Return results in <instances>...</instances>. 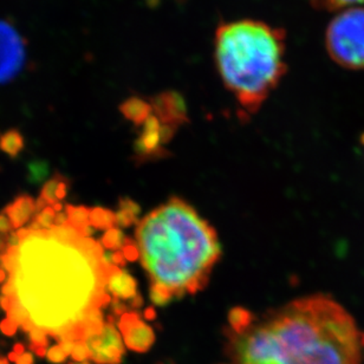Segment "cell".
<instances>
[{
	"mask_svg": "<svg viewBox=\"0 0 364 364\" xmlns=\"http://www.w3.org/2000/svg\"><path fill=\"white\" fill-rule=\"evenodd\" d=\"M18 265L7 282L12 299L26 310L30 330L60 342H85L100 333L102 310L112 301L108 280L119 267L101 244L81 233L58 238L49 230L30 233L18 246Z\"/></svg>",
	"mask_w": 364,
	"mask_h": 364,
	"instance_id": "obj_1",
	"label": "cell"
},
{
	"mask_svg": "<svg viewBox=\"0 0 364 364\" xmlns=\"http://www.w3.org/2000/svg\"><path fill=\"white\" fill-rule=\"evenodd\" d=\"M228 336L233 364H360L363 353L354 317L326 294L291 301Z\"/></svg>",
	"mask_w": 364,
	"mask_h": 364,
	"instance_id": "obj_2",
	"label": "cell"
},
{
	"mask_svg": "<svg viewBox=\"0 0 364 364\" xmlns=\"http://www.w3.org/2000/svg\"><path fill=\"white\" fill-rule=\"evenodd\" d=\"M136 247L156 305L203 290L221 255L215 230L179 198L139 223Z\"/></svg>",
	"mask_w": 364,
	"mask_h": 364,
	"instance_id": "obj_3",
	"label": "cell"
},
{
	"mask_svg": "<svg viewBox=\"0 0 364 364\" xmlns=\"http://www.w3.org/2000/svg\"><path fill=\"white\" fill-rule=\"evenodd\" d=\"M283 28L244 19L221 24L214 58L221 81L247 114H256L287 74Z\"/></svg>",
	"mask_w": 364,
	"mask_h": 364,
	"instance_id": "obj_4",
	"label": "cell"
},
{
	"mask_svg": "<svg viewBox=\"0 0 364 364\" xmlns=\"http://www.w3.org/2000/svg\"><path fill=\"white\" fill-rule=\"evenodd\" d=\"M326 49L341 68L364 70V7L337 12L326 28Z\"/></svg>",
	"mask_w": 364,
	"mask_h": 364,
	"instance_id": "obj_5",
	"label": "cell"
},
{
	"mask_svg": "<svg viewBox=\"0 0 364 364\" xmlns=\"http://www.w3.org/2000/svg\"><path fill=\"white\" fill-rule=\"evenodd\" d=\"M24 62V39L14 25L0 21V85L18 76Z\"/></svg>",
	"mask_w": 364,
	"mask_h": 364,
	"instance_id": "obj_6",
	"label": "cell"
},
{
	"mask_svg": "<svg viewBox=\"0 0 364 364\" xmlns=\"http://www.w3.org/2000/svg\"><path fill=\"white\" fill-rule=\"evenodd\" d=\"M89 358L97 364H121L126 354V347L114 319L109 318L101 331L85 340Z\"/></svg>",
	"mask_w": 364,
	"mask_h": 364,
	"instance_id": "obj_7",
	"label": "cell"
},
{
	"mask_svg": "<svg viewBox=\"0 0 364 364\" xmlns=\"http://www.w3.org/2000/svg\"><path fill=\"white\" fill-rule=\"evenodd\" d=\"M119 329L123 342L130 350L144 354L154 344V330L135 312H124L121 316Z\"/></svg>",
	"mask_w": 364,
	"mask_h": 364,
	"instance_id": "obj_8",
	"label": "cell"
},
{
	"mask_svg": "<svg viewBox=\"0 0 364 364\" xmlns=\"http://www.w3.org/2000/svg\"><path fill=\"white\" fill-rule=\"evenodd\" d=\"M162 124L155 115H151L144 122V129L140 139L135 142V151L137 156L144 159L154 158L155 155L162 154Z\"/></svg>",
	"mask_w": 364,
	"mask_h": 364,
	"instance_id": "obj_9",
	"label": "cell"
},
{
	"mask_svg": "<svg viewBox=\"0 0 364 364\" xmlns=\"http://www.w3.org/2000/svg\"><path fill=\"white\" fill-rule=\"evenodd\" d=\"M155 116L166 126H180L186 119V108L181 98L176 94H162L151 105Z\"/></svg>",
	"mask_w": 364,
	"mask_h": 364,
	"instance_id": "obj_10",
	"label": "cell"
},
{
	"mask_svg": "<svg viewBox=\"0 0 364 364\" xmlns=\"http://www.w3.org/2000/svg\"><path fill=\"white\" fill-rule=\"evenodd\" d=\"M108 292L110 297L112 296L116 301H121V299L135 301L136 298H140L137 294L136 280L122 269L114 271L109 278Z\"/></svg>",
	"mask_w": 364,
	"mask_h": 364,
	"instance_id": "obj_11",
	"label": "cell"
},
{
	"mask_svg": "<svg viewBox=\"0 0 364 364\" xmlns=\"http://www.w3.org/2000/svg\"><path fill=\"white\" fill-rule=\"evenodd\" d=\"M3 213L10 219L14 228H21L36 213V200L28 194H21L4 208Z\"/></svg>",
	"mask_w": 364,
	"mask_h": 364,
	"instance_id": "obj_12",
	"label": "cell"
},
{
	"mask_svg": "<svg viewBox=\"0 0 364 364\" xmlns=\"http://www.w3.org/2000/svg\"><path fill=\"white\" fill-rule=\"evenodd\" d=\"M123 115L127 119L133 121L135 124H144V121L151 115V105H148L140 98H132L124 102V105L121 107Z\"/></svg>",
	"mask_w": 364,
	"mask_h": 364,
	"instance_id": "obj_13",
	"label": "cell"
},
{
	"mask_svg": "<svg viewBox=\"0 0 364 364\" xmlns=\"http://www.w3.org/2000/svg\"><path fill=\"white\" fill-rule=\"evenodd\" d=\"M24 147V136L16 128H11L0 135V149L10 158H17Z\"/></svg>",
	"mask_w": 364,
	"mask_h": 364,
	"instance_id": "obj_14",
	"label": "cell"
},
{
	"mask_svg": "<svg viewBox=\"0 0 364 364\" xmlns=\"http://www.w3.org/2000/svg\"><path fill=\"white\" fill-rule=\"evenodd\" d=\"M65 213H67L69 224L73 228H76L81 235L88 237L90 233V223H89V215L90 210L85 206H73L67 205L65 206Z\"/></svg>",
	"mask_w": 364,
	"mask_h": 364,
	"instance_id": "obj_15",
	"label": "cell"
},
{
	"mask_svg": "<svg viewBox=\"0 0 364 364\" xmlns=\"http://www.w3.org/2000/svg\"><path fill=\"white\" fill-rule=\"evenodd\" d=\"M255 316L242 308L232 309L228 316V322H230V331L233 333H240L245 331L251 324H252Z\"/></svg>",
	"mask_w": 364,
	"mask_h": 364,
	"instance_id": "obj_16",
	"label": "cell"
},
{
	"mask_svg": "<svg viewBox=\"0 0 364 364\" xmlns=\"http://www.w3.org/2000/svg\"><path fill=\"white\" fill-rule=\"evenodd\" d=\"M89 223H90V226H94L95 228L108 231L116 224V215L115 213H112V210H105V208H94V210H90Z\"/></svg>",
	"mask_w": 364,
	"mask_h": 364,
	"instance_id": "obj_17",
	"label": "cell"
},
{
	"mask_svg": "<svg viewBox=\"0 0 364 364\" xmlns=\"http://www.w3.org/2000/svg\"><path fill=\"white\" fill-rule=\"evenodd\" d=\"M316 10L328 11V12H340L349 7H355L364 4V0H310Z\"/></svg>",
	"mask_w": 364,
	"mask_h": 364,
	"instance_id": "obj_18",
	"label": "cell"
},
{
	"mask_svg": "<svg viewBox=\"0 0 364 364\" xmlns=\"http://www.w3.org/2000/svg\"><path fill=\"white\" fill-rule=\"evenodd\" d=\"M139 212H140V208L134 201H130V200L123 201L119 205V210L115 213L116 224L130 226L136 219Z\"/></svg>",
	"mask_w": 364,
	"mask_h": 364,
	"instance_id": "obj_19",
	"label": "cell"
},
{
	"mask_svg": "<svg viewBox=\"0 0 364 364\" xmlns=\"http://www.w3.org/2000/svg\"><path fill=\"white\" fill-rule=\"evenodd\" d=\"M49 174V164L44 160H35V161L28 162L26 178L32 185H38L41 182L44 181Z\"/></svg>",
	"mask_w": 364,
	"mask_h": 364,
	"instance_id": "obj_20",
	"label": "cell"
},
{
	"mask_svg": "<svg viewBox=\"0 0 364 364\" xmlns=\"http://www.w3.org/2000/svg\"><path fill=\"white\" fill-rule=\"evenodd\" d=\"M63 179L64 176L62 174L56 173L49 181L46 182V185L43 186L39 198H42L46 201V205L53 206L55 203H58V200H57V189H58L60 181Z\"/></svg>",
	"mask_w": 364,
	"mask_h": 364,
	"instance_id": "obj_21",
	"label": "cell"
},
{
	"mask_svg": "<svg viewBox=\"0 0 364 364\" xmlns=\"http://www.w3.org/2000/svg\"><path fill=\"white\" fill-rule=\"evenodd\" d=\"M126 238L122 232L114 228L105 231L102 238V244L107 250H119V247L126 245Z\"/></svg>",
	"mask_w": 364,
	"mask_h": 364,
	"instance_id": "obj_22",
	"label": "cell"
},
{
	"mask_svg": "<svg viewBox=\"0 0 364 364\" xmlns=\"http://www.w3.org/2000/svg\"><path fill=\"white\" fill-rule=\"evenodd\" d=\"M28 333V342H30L28 348H30L31 353L35 350V349H38V348H46V349H49V348H48L50 342L49 336H48L44 331L33 328V329L30 330Z\"/></svg>",
	"mask_w": 364,
	"mask_h": 364,
	"instance_id": "obj_23",
	"label": "cell"
},
{
	"mask_svg": "<svg viewBox=\"0 0 364 364\" xmlns=\"http://www.w3.org/2000/svg\"><path fill=\"white\" fill-rule=\"evenodd\" d=\"M56 210H53V206H46L42 212L36 214L33 220L43 228V230H49L55 225V217H56Z\"/></svg>",
	"mask_w": 364,
	"mask_h": 364,
	"instance_id": "obj_24",
	"label": "cell"
},
{
	"mask_svg": "<svg viewBox=\"0 0 364 364\" xmlns=\"http://www.w3.org/2000/svg\"><path fill=\"white\" fill-rule=\"evenodd\" d=\"M67 358L68 355L64 353L63 349H62L58 344L50 347L49 349H48V353H46V358H48L51 363H63V362L67 361Z\"/></svg>",
	"mask_w": 364,
	"mask_h": 364,
	"instance_id": "obj_25",
	"label": "cell"
},
{
	"mask_svg": "<svg viewBox=\"0 0 364 364\" xmlns=\"http://www.w3.org/2000/svg\"><path fill=\"white\" fill-rule=\"evenodd\" d=\"M70 356L75 362L87 361L89 358V350L85 342H78V343L75 344Z\"/></svg>",
	"mask_w": 364,
	"mask_h": 364,
	"instance_id": "obj_26",
	"label": "cell"
},
{
	"mask_svg": "<svg viewBox=\"0 0 364 364\" xmlns=\"http://www.w3.org/2000/svg\"><path fill=\"white\" fill-rule=\"evenodd\" d=\"M19 326L10 318H5L0 322V331L5 335V336H14Z\"/></svg>",
	"mask_w": 364,
	"mask_h": 364,
	"instance_id": "obj_27",
	"label": "cell"
},
{
	"mask_svg": "<svg viewBox=\"0 0 364 364\" xmlns=\"http://www.w3.org/2000/svg\"><path fill=\"white\" fill-rule=\"evenodd\" d=\"M14 231V225L10 219L4 213H0V233L1 235H9Z\"/></svg>",
	"mask_w": 364,
	"mask_h": 364,
	"instance_id": "obj_28",
	"label": "cell"
},
{
	"mask_svg": "<svg viewBox=\"0 0 364 364\" xmlns=\"http://www.w3.org/2000/svg\"><path fill=\"white\" fill-rule=\"evenodd\" d=\"M16 364H33V355L32 353L25 351L24 354H21L19 358L14 361Z\"/></svg>",
	"mask_w": 364,
	"mask_h": 364,
	"instance_id": "obj_29",
	"label": "cell"
},
{
	"mask_svg": "<svg viewBox=\"0 0 364 364\" xmlns=\"http://www.w3.org/2000/svg\"><path fill=\"white\" fill-rule=\"evenodd\" d=\"M12 304V298L6 297V296H0V308L3 309L4 311H7Z\"/></svg>",
	"mask_w": 364,
	"mask_h": 364,
	"instance_id": "obj_30",
	"label": "cell"
},
{
	"mask_svg": "<svg viewBox=\"0 0 364 364\" xmlns=\"http://www.w3.org/2000/svg\"><path fill=\"white\" fill-rule=\"evenodd\" d=\"M6 271L4 270L0 267V284H3L4 282H6Z\"/></svg>",
	"mask_w": 364,
	"mask_h": 364,
	"instance_id": "obj_31",
	"label": "cell"
},
{
	"mask_svg": "<svg viewBox=\"0 0 364 364\" xmlns=\"http://www.w3.org/2000/svg\"><path fill=\"white\" fill-rule=\"evenodd\" d=\"M0 364H10V362H9L7 358H3V356H0Z\"/></svg>",
	"mask_w": 364,
	"mask_h": 364,
	"instance_id": "obj_32",
	"label": "cell"
},
{
	"mask_svg": "<svg viewBox=\"0 0 364 364\" xmlns=\"http://www.w3.org/2000/svg\"><path fill=\"white\" fill-rule=\"evenodd\" d=\"M68 364H90L89 363L88 361H85V362H75V361H73V362H69V363Z\"/></svg>",
	"mask_w": 364,
	"mask_h": 364,
	"instance_id": "obj_33",
	"label": "cell"
},
{
	"mask_svg": "<svg viewBox=\"0 0 364 364\" xmlns=\"http://www.w3.org/2000/svg\"><path fill=\"white\" fill-rule=\"evenodd\" d=\"M362 351H364V333H362Z\"/></svg>",
	"mask_w": 364,
	"mask_h": 364,
	"instance_id": "obj_34",
	"label": "cell"
},
{
	"mask_svg": "<svg viewBox=\"0 0 364 364\" xmlns=\"http://www.w3.org/2000/svg\"><path fill=\"white\" fill-rule=\"evenodd\" d=\"M361 144H363L364 146V133L362 134V136H361Z\"/></svg>",
	"mask_w": 364,
	"mask_h": 364,
	"instance_id": "obj_35",
	"label": "cell"
}]
</instances>
